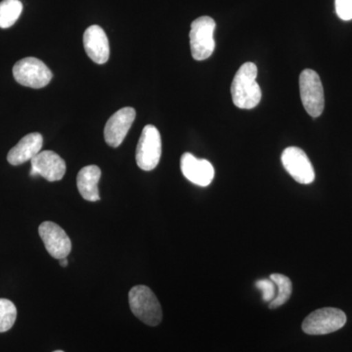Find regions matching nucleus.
Instances as JSON below:
<instances>
[{"label": "nucleus", "mask_w": 352, "mask_h": 352, "mask_svg": "<svg viewBox=\"0 0 352 352\" xmlns=\"http://www.w3.org/2000/svg\"><path fill=\"white\" fill-rule=\"evenodd\" d=\"M60 265L63 266V267H66L68 265L69 261L67 258L59 259Z\"/></svg>", "instance_id": "obj_21"}, {"label": "nucleus", "mask_w": 352, "mask_h": 352, "mask_svg": "<svg viewBox=\"0 0 352 352\" xmlns=\"http://www.w3.org/2000/svg\"><path fill=\"white\" fill-rule=\"evenodd\" d=\"M43 145V138L38 132L28 134L19 141L7 155V161L12 166H20L31 161L41 153Z\"/></svg>", "instance_id": "obj_14"}, {"label": "nucleus", "mask_w": 352, "mask_h": 352, "mask_svg": "<svg viewBox=\"0 0 352 352\" xmlns=\"http://www.w3.org/2000/svg\"><path fill=\"white\" fill-rule=\"evenodd\" d=\"M136 112L133 108L126 107L120 109L113 113L108 120L104 129V138L106 143L113 148H118L126 138L134 120Z\"/></svg>", "instance_id": "obj_10"}, {"label": "nucleus", "mask_w": 352, "mask_h": 352, "mask_svg": "<svg viewBox=\"0 0 352 352\" xmlns=\"http://www.w3.org/2000/svg\"><path fill=\"white\" fill-rule=\"evenodd\" d=\"M102 175L99 166H87L82 168L76 177V185L78 191L85 200L97 201L100 200L99 195L98 183Z\"/></svg>", "instance_id": "obj_15"}, {"label": "nucleus", "mask_w": 352, "mask_h": 352, "mask_svg": "<svg viewBox=\"0 0 352 352\" xmlns=\"http://www.w3.org/2000/svg\"><path fill=\"white\" fill-rule=\"evenodd\" d=\"M38 233L46 251L52 258L59 261L69 256L72 251V242L62 227L54 222L45 221L39 226Z\"/></svg>", "instance_id": "obj_9"}, {"label": "nucleus", "mask_w": 352, "mask_h": 352, "mask_svg": "<svg viewBox=\"0 0 352 352\" xmlns=\"http://www.w3.org/2000/svg\"><path fill=\"white\" fill-rule=\"evenodd\" d=\"M300 92L302 105L311 117L317 118L325 107L320 76L314 69H303L300 76Z\"/></svg>", "instance_id": "obj_6"}, {"label": "nucleus", "mask_w": 352, "mask_h": 352, "mask_svg": "<svg viewBox=\"0 0 352 352\" xmlns=\"http://www.w3.org/2000/svg\"><path fill=\"white\" fill-rule=\"evenodd\" d=\"M83 45L88 57L96 64H105L110 57L107 34L99 25H90L83 34Z\"/></svg>", "instance_id": "obj_13"}, {"label": "nucleus", "mask_w": 352, "mask_h": 352, "mask_svg": "<svg viewBox=\"0 0 352 352\" xmlns=\"http://www.w3.org/2000/svg\"><path fill=\"white\" fill-rule=\"evenodd\" d=\"M256 288L263 293V298L265 302H271L276 296V285L271 279L258 280L256 283Z\"/></svg>", "instance_id": "obj_19"}, {"label": "nucleus", "mask_w": 352, "mask_h": 352, "mask_svg": "<svg viewBox=\"0 0 352 352\" xmlns=\"http://www.w3.org/2000/svg\"><path fill=\"white\" fill-rule=\"evenodd\" d=\"M129 300L132 314L146 325L154 327L163 320L161 303L151 289L142 285L134 287L129 292Z\"/></svg>", "instance_id": "obj_2"}, {"label": "nucleus", "mask_w": 352, "mask_h": 352, "mask_svg": "<svg viewBox=\"0 0 352 352\" xmlns=\"http://www.w3.org/2000/svg\"><path fill=\"white\" fill-rule=\"evenodd\" d=\"M285 170L296 182L310 184L314 182L315 173L307 155L298 147H288L281 156Z\"/></svg>", "instance_id": "obj_8"}, {"label": "nucleus", "mask_w": 352, "mask_h": 352, "mask_svg": "<svg viewBox=\"0 0 352 352\" xmlns=\"http://www.w3.org/2000/svg\"><path fill=\"white\" fill-rule=\"evenodd\" d=\"M13 76L16 82L23 87L34 89L45 87L53 78L50 68L43 61L34 57L24 58L18 61L13 67Z\"/></svg>", "instance_id": "obj_5"}, {"label": "nucleus", "mask_w": 352, "mask_h": 352, "mask_svg": "<svg viewBox=\"0 0 352 352\" xmlns=\"http://www.w3.org/2000/svg\"><path fill=\"white\" fill-rule=\"evenodd\" d=\"M183 175L190 182L201 187H207L214 177V168L207 160L197 159L190 153H184L180 160Z\"/></svg>", "instance_id": "obj_12"}, {"label": "nucleus", "mask_w": 352, "mask_h": 352, "mask_svg": "<svg viewBox=\"0 0 352 352\" xmlns=\"http://www.w3.org/2000/svg\"><path fill=\"white\" fill-rule=\"evenodd\" d=\"M53 352H64V351H53Z\"/></svg>", "instance_id": "obj_22"}, {"label": "nucleus", "mask_w": 352, "mask_h": 352, "mask_svg": "<svg viewBox=\"0 0 352 352\" xmlns=\"http://www.w3.org/2000/svg\"><path fill=\"white\" fill-rule=\"evenodd\" d=\"M23 11L20 0H2L0 2V28L8 29L19 19Z\"/></svg>", "instance_id": "obj_16"}, {"label": "nucleus", "mask_w": 352, "mask_h": 352, "mask_svg": "<svg viewBox=\"0 0 352 352\" xmlns=\"http://www.w3.org/2000/svg\"><path fill=\"white\" fill-rule=\"evenodd\" d=\"M258 67L252 62L243 64L234 76L231 95L234 105L245 110H251L261 100V89L258 82Z\"/></svg>", "instance_id": "obj_1"}, {"label": "nucleus", "mask_w": 352, "mask_h": 352, "mask_svg": "<svg viewBox=\"0 0 352 352\" xmlns=\"http://www.w3.org/2000/svg\"><path fill=\"white\" fill-rule=\"evenodd\" d=\"M346 315L339 308L325 307L315 310L302 322V331L307 335H327L346 325Z\"/></svg>", "instance_id": "obj_4"}, {"label": "nucleus", "mask_w": 352, "mask_h": 352, "mask_svg": "<svg viewBox=\"0 0 352 352\" xmlns=\"http://www.w3.org/2000/svg\"><path fill=\"white\" fill-rule=\"evenodd\" d=\"M162 156L161 134L156 126L148 124L143 129L136 148V163L142 170L157 168Z\"/></svg>", "instance_id": "obj_7"}, {"label": "nucleus", "mask_w": 352, "mask_h": 352, "mask_svg": "<svg viewBox=\"0 0 352 352\" xmlns=\"http://www.w3.org/2000/svg\"><path fill=\"white\" fill-rule=\"evenodd\" d=\"M17 318V308L11 300L0 298V333L13 327Z\"/></svg>", "instance_id": "obj_18"}, {"label": "nucleus", "mask_w": 352, "mask_h": 352, "mask_svg": "<svg viewBox=\"0 0 352 352\" xmlns=\"http://www.w3.org/2000/svg\"><path fill=\"white\" fill-rule=\"evenodd\" d=\"M270 279L276 285L277 295L274 300L270 302V308L275 309L285 305L289 298H291L292 291H293V285H292L291 279L279 273H274L270 275Z\"/></svg>", "instance_id": "obj_17"}, {"label": "nucleus", "mask_w": 352, "mask_h": 352, "mask_svg": "<svg viewBox=\"0 0 352 352\" xmlns=\"http://www.w3.org/2000/svg\"><path fill=\"white\" fill-rule=\"evenodd\" d=\"M32 176L41 175L47 182H59L66 173V163L53 151H43L31 160Z\"/></svg>", "instance_id": "obj_11"}, {"label": "nucleus", "mask_w": 352, "mask_h": 352, "mask_svg": "<svg viewBox=\"0 0 352 352\" xmlns=\"http://www.w3.org/2000/svg\"><path fill=\"white\" fill-rule=\"evenodd\" d=\"M215 21L208 16L198 18L191 24L190 46L192 56L197 61H203L212 56L215 48L214 32Z\"/></svg>", "instance_id": "obj_3"}, {"label": "nucleus", "mask_w": 352, "mask_h": 352, "mask_svg": "<svg viewBox=\"0 0 352 352\" xmlns=\"http://www.w3.org/2000/svg\"><path fill=\"white\" fill-rule=\"evenodd\" d=\"M336 12L342 20H352V0H336Z\"/></svg>", "instance_id": "obj_20"}]
</instances>
